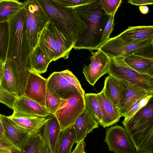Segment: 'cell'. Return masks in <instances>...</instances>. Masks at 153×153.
Listing matches in <instances>:
<instances>
[{
    "instance_id": "cell-23",
    "label": "cell",
    "mask_w": 153,
    "mask_h": 153,
    "mask_svg": "<svg viewBox=\"0 0 153 153\" xmlns=\"http://www.w3.org/2000/svg\"><path fill=\"white\" fill-rule=\"evenodd\" d=\"M49 21L42 31L37 44L39 45L52 62L54 61L56 56V46L54 36L49 26Z\"/></svg>"
},
{
    "instance_id": "cell-51",
    "label": "cell",
    "mask_w": 153,
    "mask_h": 153,
    "mask_svg": "<svg viewBox=\"0 0 153 153\" xmlns=\"http://www.w3.org/2000/svg\"><path fill=\"white\" fill-rule=\"evenodd\" d=\"M1 1V0H0V1Z\"/></svg>"
},
{
    "instance_id": "cell-32",
    "label": "cell",
    "mask_w": 153,
    "mask_h": 153,
    "mask_svg": "<svg viewBox=\"0 0 153 153\" xmlns=\"http://www.w3.org/2000/svg\"><path fill=\"white\" fill-rule=\"evenodd\" d=\"M4 63L0 60V102L5 104L11 109L16 97L5 91L0 85Z\"/></svg>"
},
{
    "instance_id": "cell-12",
    "label": "cell",
    "mask_w": 153,
    "mask_h": 153,
    "mask_svg": "<svg viewBox=\"0 0 153 153\" xmlns=\"http://www.w3.org/2000/svg\"><path fill=\"white\" fill-rule=\"evenodd\" d=\"M47 82L40 74L31 71L24 95L45 107Z\"/></svg>"
},
{
    "instance_id": "cell-41",
    "label": "cell",
    "mask_w": 153,
    "mask_h": 153,
    "mask_svg": "<svg viewBox=\"0 0 153 153\" xmlns=\"http://www.w3.org/2000/svg\"><path fill=\"white\" fill-rule=\"evenodd\" d=\"M128 3L135 5H151L153 4V0H129Z\"/></svg>"
},
{
    "instance_id": "cell-25",
    "label": "cell",
    "mask_w": 153,
    "mask_h": 153,
    "mask_svg": "<svg viewBox=\"0 0 153 153\" xmlns=\"http://www.w3.org/2000/svg\"><path fill=\"white\" fill-rule=\"evenodd\" d=\"M46 117L38 116L10 119L30 135H32L40 133L43 126L47 120Z\"/></svg>"
},
{
    "instance_id": "cell-14",
    "label": "cell",
    "mask_w": 153,
    "mask_h": 153,
    "mask_svg": "<svg viewBox=\"0 0 153 153\" xmlns=\"http://www.w3.org/2000/svg\"><path fill=\"white\" fill-rule=\"evenodd\" d=\"M122 82L125 87L123 95L119 107L121 117H124L130 108L140 99L153 94V91L146 90L137 85Z\"/></svg>"
},
{
    "instance_id": "cell-11",
    "label": "cell",
    "mask_w": 153,
    "mask_h": 153,
    "mask_svg": "<svg viewBox=\"0 0 153 153\" xmlns=\"http://www.w3.org/2000/svg\"><path fill=\"white\" fill-rule=\"evenodd\" d=\"M13 113L8 116L10 118L46 117L50 114L45 107L26 97L24 95L16 97L12 107Z\"/></svg>"
},
{
    "instance_id": "cell-49",
    "label": "cell",
    "mask_w": 153,
    "mask_h": 153,
    "mask_svg": "<svg viewBox=\"0 0 153 153\" xmlns=\"http://www.w3.org/2000/svg\"><path fill=\"white\" fill-rule=\"evenodd\" d=\"M134 153H142L140 151H136Z\"/></svg>"
},
{
    "instance_id": "cell-17",
    "label": "cell",
    "mask_w": 153,
    "mask_h": 153,
    "mask_svg": "<svg viewBox=\"0 0 153 153\" xmlns=\"http://www.w3.org/2000/svg\"><path fill=\"white\" fill-rule=\"evenodd\" d=\"M96 95L101 110V126L105 128L117 123L121 117L119 108L110 102L102 91Z\"/></svg>"
},
{
    "instance_id": "cell-37",
    "label": "cell",
    "mask_w": 153,
    "mask_h": 153,
    "mask_svg": "<svg viewBox=\"0 0 153 153\" xmlns=\"http://www.w3.org/2000/svg\"><path fill=\"white\" fill-rule=\"evenodd\" d=\"M152 97L153 95L146 96L140 99L135 102L126 113L123 121H125L129 119L140 109L144 106Z\"/></svg>"
},
{
    "instance_id": "cell-33",
    "label": "cell",
    "mask_w": 153,
    "mask_h": 153,
    "mask_svg": "<svg viewBox=\"0 0 153 153\" xmlns=\"http://www.w3.org/2000/svg\"><path fill=\"white\" fill-rule=\"evenodd\" d=\"M122 2V0H99L101 8L109 16L116 14Z\"/></svg>"
},
{
    "instance_id": "cell-34",
    "label": "cell",
    "mask_w": 153,
    "mask_h": 153,
    "mask_svg": "<svg viewBox=\"0 0 153 153\" xmlns=\"http://www.w3.org/2000/svg\"><path fill=\"white\" fill-rule=\"evenodd\" d=\"M55 4L62 7L75 8L93 3L96 0H51Z\"/></svg>"
},
{
    "instance_id": "cell-21",
    "label": "cell",
    "mask_w": 153,
    "mask_h": 153,
    "mask_svg": "<svg viewBox=\"0 0 153 153\" xmlns=\"http://www.w3.org/2000/svg\"><path fill=\"white\" fill-rule=\"evenodd\" d=\"M124 87V84L122 81L109 75L105 79L102 91L110 102L119 108L123 95Z\"/></svg>"
},
{
    "instance_id": "cell-6",
    "label": "cell",
    "mask_w": 153,
    "mask_h": 153,
    "mask_svg": "<svg viewBox=\"0 0 153 153\" xmlns=\"http://www.w3.org/2000/svg\"><path fill=\"white\" fill-rule=\"evenodd\" d=\"M85 109L84 96L78 91L68 92L61 98L60 105L53 114L61 131L73 125Z\"/></svg>"
},
{
    "instance_id": "cell-46",
    "label": "cell",
    "mask_w": 153,
    "mask_h": 153,
    "mask_svg": "<svg viewBox=\"0 0 153 153\" xmlns=\"http://www.w3.org/2000/svg\"><path fill=\"white\" fill-rule=\"evenodd\" d=\"M41 153H51L47 144L44 140L42 146Z\"/></svg>"
},
{
    "instance_id": "cell-31",
    "label": "cell",
    "mask_w": 153,
    "mask_h": 153,
    "mask_svg": "<svg viewBox=\"0 0 153 153\" xmlns=\"http://www.w3.org/2000/svg\"><path fill=\"white\" fill-rule=\"evenodd\" d=\"M9 40L8 22L0 23V60L4 63L7 56Z\"/></svg>"
},
{
    "instance_id": "cell-15",
    "label": "cell",
    "mask_w": 153,
    "mask_h": 153,
    "mask_svg": "<svg viewBox=\"0 0 153 153\" xmlns=\"http://www.w3.org/2000/svg\"><path fill=\"white\" fill-rule=\"evenodd\" d=\"M0 119L4 128V138L20 149L30 135L8 116L1 114Z\"/></svg>"
},
{
    "instance_id": "cell-9",
    "label": "cell",
    "mask_w": 153,
    "mask_h": 153,
    "mask_svg": "<svg viewBox=\"0 0 153 153\" xmlns=\"http://www.w3.org/2000/svg\"><path fill=\"white\" fill-rule=\"evenodd\" d=\"M104 142L114 153H134L136 150L125 128L117 125L106 129Z\"/></svg>"
},
{
    "instance_id": "cell-18",
    "label": "cell",
    "mask_w": 153,
    "mask_h": 153,
    "mask_svg": "<svg viewBox=\"0 0 153 153\" xmlns=\"http://www.w3.org/2000/svg\"><path fill=\"white\" fill-rule=\"evenodd\" d=\"M49 25L56 42V53L54 61L60 58L68 59L74 44L67 37L62 30L50 20Z\"/></svg>"
},
{
    "instance_id": "cell-48",
    "label": "cell",
    "mask_w": 153,
    "mask_h": 153,
    "mask_svg": "<svg viewBox=\"0 0 153 153\" xmlns=\"http://www.w3.org/2000/svg\"><path fill=\"white\" fill-rule=\"evenodd\" d=\"M71 153H76V150L75 148Z\"/></svg>"
},
{
    "instance_id": "cell-36",
    "label": "cell",
    "mask_w": 153,
    "mask_h": 153,
    "mask_svg": "<svg viewBox=\"0 0 153 153\" xmlns=\"http://www.w3.org/2000/svg\"><path fill=\"white\" fill-rule=\"evenodd\" d=\"M60 72L68 82L71 85L75 88L82 95L84 96L85 94V92L82 88L78 79L72 72L68 69Z\"/></svg>"
},
{
    "instance_id": "cell-29",
    "label": "cell",
    "mask_w": 153,
    "mask_h": 153,
    "mask_svg": "<svg viewBox=\"0 0 153 153\" xmlns=\"http://www.w3.org/2000/svg\"><path fill=\"white\" fill-rule=\"evenodd\" d=\"M95 93H87L84 95L85 108L100 125L102 124V116L100 106Z\"/></svg>"
},
{
    "instance_id": "cell-44",
    "label": "cell",
    "mask_w": 153,
    "mask_h": 153,
    "mask_svg": "<svg viewBox=\"0 0 153 153\" xmlns=\"http://www.w3.org/2000/svg\"><path fill=\"white\" fill-rule=\"evenodd\" d=\"M85 146L84 140L77 144L75 147L76 153H83L85 151Z\"/></svg>"
},
{
    "instance_id": "cell-7",
    "label": "cell",
    "mask_w": 153,
    "mask_h": 153,
    "mask_svg": "<svg viewBox=\"0 0 153 153\" xmlns=\"http://www.w3.org/2000/svg\"><path fill=\"white\" fill-rule=\"evenodd\" d=\"M109 58L107 74L121 81L137 85L146 90L153 91V77L137 72L125 63L124 58Z\"/></svg>"
},
{
    "instance_id": "cell-26",
    "label": "cell",
    "mask_w": 153,
    "mask_h": 153,
    "mask_svg": "<svg viewBox=\"0 0 153 153\" xmlns=\"http://www.w3.org/2000/svg\"><path fill=\"white\" fill-rule=\"evenodd\" d=\"M51 62L46 53L37 44L31 55V70L39 74L44 73Z\"/></svg>"
},
{
    "instance_id": "cell-19",
    "label": "cell",
    "mask_w": 153,
    "mask_h": 153,
    "mask_svg": "<svg viewBox=\"0 0 153 153\" xmlns=\"http://www.w3.org/2000/svg\"><path fill=\"white\" fill-rule=\"evenodd\" d=\"M98 124L85 108L73 124L76 135L75 143L78 144L84 140L88 133L98 127Z\"/></svg>"
},
{
    "instance_id": "cell-38",
    "label": "cell",
    "mask_w": 153,
    "mask_h": 153,
    "mask_svg": "<svg viewBox=\"0 0 153 153\" xmlns=\"http://www.w3.org/2000/svg\"><path fill=\"white\" fill-rule=\"evenodd\" d=\"M115 14H113L109 16L103 30L100 46L110 39V36L112 32L114 25V20Z\"/></svg>"
},
{
    "instance_id": "cell-42",
    "label": "cell",
    "mask_w": 153,
    "mask_h": 153,
    "mask_svg": "<svg viewBox=\"0 0 153 153\" xmlns=\"http://www.w3.org/2000/svg\"><path fill=\"white\" fill-rule=\"evenodd\" d=\"M15 146L4 138H0V149Z\"/></svg>"
},
{
    "instance_id": "cell-22",
    "label": "cell",
    "mask_w": 153,
    "mask_h": 153,
    "mask_svg": "<svg viewBox=\"0 0 153 153\" xmlns=\"http://www.w3.org/2000/svg\"><path fill=\"white\" fill-rule=\"evenodd\" d=\"M117 36L127 42H135L153 39V26H129Z\"/></svg>"
},
{
    "instance_id": "cell-8",
    "label": "cell",
    "mask_w": 153,
    "mask_h": 153,
    "mask_svg": "<svg viewBox=\"0 0 153 153\" xmlns=\"http://www.w3.org/2000/svg\"><path fill=\"white\" fill-rule=\"evenodd\" d=\"M152 44H153V39L131 43L123 41L117 36L110 38L98 49H100L109 58L122 57L124 58Z\"/></svg>"
},
{
    "instance_id": "cell-5",
    "label": "cell",
    "mask_w": 153,
    "mask_h": 153,
    "mask_svg": "<svg viewBox=\"0 0 153 153\" xmlns=\"http://www.w3.org/2000/svg\"><path fill=\"white\" fill-rule=\"evenodd\" d=\"M23 3L26 11L27 38L34 50L42 31L50 19L39 0H27Z\"/></svg>"
},
{
    "instance_id": "cell-43",
    "label": "cell",
    "mask_w": 153,
    "mask_h": 153,
    "mask_svg": "<svg viewBox=\"0 0 153 153\" xmlns=\"http://www.w3.org/2000/svg\"><path fill=\"white\" fill-rule=\"evenodd\" d=\"M0 153H23L19 149L13 147L6 149H0Z\"/></svg>"
},
{
    "instance_id": "cell-50",
    "label": "cell",
    "mask_w": 153,
    "mask_h": 153,
    "mask_svg": "<svg viewBox=\"0 0 153 153\" xmlns=\"http://www.w3.org/2000/svg\"><path fill=\"white\" fill-rule=\"evenodd\" d=\"M83 153H86L84 151Z\"/></svg>"
},
{
    "instance_id": "cell-40",
    "label": "cell",
    "mask_w": 153,
    "mask_h": 153,
    "mask_svg": "<svg viewBox=\"0 0 153 153\" xmlns=\"http://www.w3.org/2000/svg\"><path fill=\"white\" fill-rule=\"evenodd\" d=\"M153 44L146 46L134 54L146 58L153 59Z\"/></svg>"
},
{
    "instance_id": "cell-47",
    "label": "cell",
    "mask_w": 153,
    "mask_h": 153,
    "mask_svg": "<svg viewBox=\"0 0 153 153\" xmlns=\"http://www.w3.org/2000/svg\"><path fill=\"white\" fill-rule=\"evenodd\" d=\"M0 138H4V128L0 119Z\"/></svg>"
},
{
    "instance_id": "cell-2",
    "label": "cell",
    "mask_w": 153,
    "mask_h": 153,
    "mask_svg": "<svg viewBox=\"0 0 153 153\" xmlns=\"http://www.w3.org/2000/svg\"><path fill=\"white\" fill-rule=\"evenodd\" d=\"M87 25L86 30L76 42L73 48L76 50H97L103 31L109 16L101 8L99 0L75 8Z\"/></svg>"
},
{
    "instance_id": "cell-13",
    "label": "cell",
    "mask_w": 153,
    "mask_h": 153,
    "mask_svg": "<svg viewBox=\"0 0 153 153\" xmlns=\"http://www.w3.org/2000/svg\"><path fill=\"white\" fill-rule=\"evenodd\" d=\"M19 85L17 66L14 60L7 59L4 64L0 85L5 91L17 97Z\"/></svg>"
},
{
    "instance_id": "cell-4",
    "label": "cell",
    "mask_w": 153,
    "mask_h": 153,
    "mask_svg": "<svg viewBox=\"0 0 153 153\" xmlns=\"http://www.w3.org/2000/svg\"><path fill=\"white\" fill-rule=\"evenodd\" d=\"M122 124L131 139L136 151L153 130V97L129 119Z\"/></svg>"
},
{
    "instance_id": "cell-10",
    "label": "cell",
    "mask_w": 153,
    "mask_h": 153,
    "mask_svg": "<svg viewBox=\"0 0 153 153\" xmlns=\"http://www.w3.org/2000/svg\"><path fill=\"white\" fill-rule=\"evenodd\" d=\"M91 53L90 63L85 64L82 73L86 80L94 86L102 76L107 74L108 70L109 58L100 49Z\"/></svg>"
},
{
    "instance_id": "cell-3",
    "label": "cell",
    "mask_w": 153,
    "mask_h": 153,
    "mask_svg": "<svg viewBox=\"0 0 153 153\" xmlns=\"http://www.w3.org/2000/svg\"><path fill=\"white\" fill-rule=\"evenodd\" d=\"M50 20L58 26L74 45L86 30L87 25L75 8L58 6L51 0H39Z\"/></svg>"
},
{
    "instance_id": "cell-35",
    "label": "cell",
    "mask_w": 153,
    "mask_h": 153,
    "mask_svg": "<svg viewBox=\"0 0 153 153\" xmlns=\"http://www.w3.org/2000/svg\"><path fill=\"white\" fill-rule=\"evenodd\" d=\"M61 102V98L55 97L47 91L45 99V107L50 114L53 115Z\"/></svg>"
},
{
    "instance_id": "cell-1",
    "label": "cell",
    "mask_w": 153,
    "mask_h": 153,
    "mask_svg": "<svg viewBox=\"0 0 153 153\" xmlns=\"http://www.w3.org/2000/svg\"><path fill=\"white\" fill-rule=\"evenodd\" d=\"M26 16L24 6L8 21L9 40L7 59L13 60L17 66L21 90L25 89L31 71V56L33 51L27 38Z\"/></svg>"
},
{
    "instance_id": "cell-27",
    "label": "cell",
    "mask_w": 153,
    "mask_h": 153,
    "mask_svg": "<svg viewBox=\"0 0 153 153\" xmlns=\"http://www.w3.org/2000/svg\"><path fill=\"white\" fill-rule=\"evenodd\" d=\"M75 140V133L72 125L61 131L56 153H71Z\"/></svg>"
},
{
    "instance_id": "cell-20",
    "label": "cell",
    "mask_w": 153,
    "mask_h": 153,
    "mask_svg": "<svg viewBox=\"0 0 153 153\" xmlns=\"http://www.w3.org/2000/svg\"><path fill=\"white\" fill-rule=\"evenodd\" d=\"M47 81V91L55 97L61 98L68 92L78 91L68 82L60 71L53 72Z\"/></svg>"
},
{
    "instance_id": "cell-39",
    "label": "cell",
    "mask_w": 153,
    "mask_h": 153,
    "mask_svg": "<svg viewBox=\"0 0 153 153\" xmlns=\"http://www.w3.org/2000/svg\"><path fill=\"white\" fill-rule=\"evenodd\" d=\"M139 151L142 153H153V130L143 142Z\"/></svg>"
},
{
    "instance_id": "cell-28",
    "label": "cell",
    "mask_w": 153,
    "mask_h": 153,
    "mask_svg": "<svg viewBox=\"0 0 153 153\" xmlns=\"http://www.w3.org/2000/svg\"><path fill=\"white\" fill-rule=\"evenodd\" d=\"M23 3L16 0H1L0 23L8 22L22 8Z\"/></svg>"
},
{
    "instance_id": "cell-16",
    "label": "cell",
    "mask_w": 153,
    "mask_h": 153,
    "mask_svg": "<svg viewBox=\"0 0 153 153\" xmlns=\"http://www.w3.org/2000/svg\"><path fill=\"white\" fill-rule=\"evenodd\" d=\"M46 117L47 120L40 133L51 153H56L62 131L58 120L53 115L50 114Z\"/></svg>"
},
{
    "instance_id": "cell-30",
    "label": "cell",
    "mask_w": 153,
    "mask_h": 153,
    "mask_svg": "<svg viewBox=\"0 0 153 153\" xmlns=\"http://www.w3.org/2000/svg\"><path fill=\"white\" fill-rule=\"evenodd\" d=\"M43 142L44 140L40 133L30 135L20 149L23 153H41Z\"/></svg>"
},
{
    "instance_id": "cell-45",
    "label": "cell",
    "mask_w": 153,
    "mask_h": 153,
    "mask_svg": "<svg viewBox=\"0 0 153 153\" xmlns=\"http://www.w3.org/2000/svg\"><path fill=\"white\" fill-rule=\"evenodd\" d=\"M139 9L140 12L143 14H146L149 12V8L146 5L140 6Z\"/></svg>"
},
{
    "instance_id": "cell-24",
    "label": "cell",
    "mask_w": 153,
    "mask_h": 153,
    "mask_svg": "<svg viewBox=\"0 0 153 153\" xmlns=\"http://www.w3.org/2000/svg\"><path fill=\"white\" fill-rule=\"evenodd\" d=\"M125 63L137 72L153 77V59L132 54L124 59Z\"/></svg>"
}]
</instances>
